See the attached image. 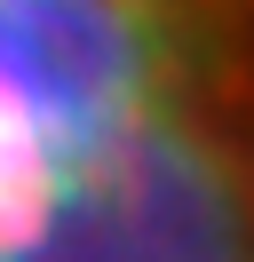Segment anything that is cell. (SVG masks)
Returning <instances> with one entry per match:
<instances>
[{
    "label": "cell",
    "mask_w": 254,
    "mask_h": 262,
    "mask_svg": "<svg viewBox=\"0 0 254 262\" xmlns=\"http://www.w3.org/2000/svg\"><path fill=\"white\" fill-rule=\"evenodd\" d=\"M0 262H254V0H0Z\"/></svg>",
    "instance_id": "1"
}]
</instances>
